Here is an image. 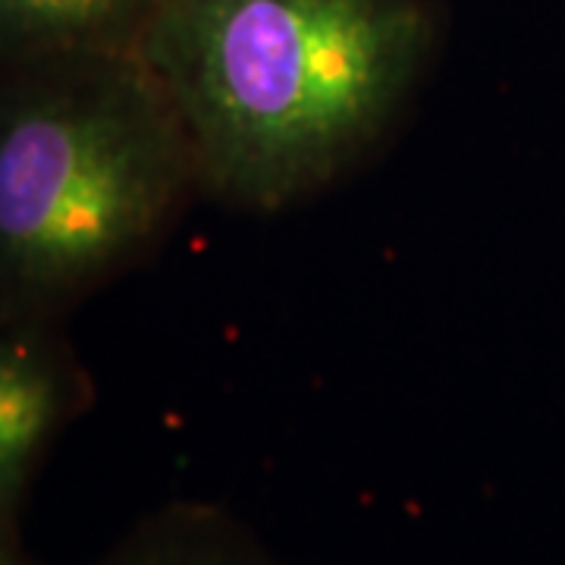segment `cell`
<instances>
[{
    "instance_id": "5",
    "label": "cell",
    "mask_w": 565,
    "mask_h": 565,
    "mask_svg": "<svg viewBox=\"0 0 565 565\" xmlns=\"http://www.w3.org/2000/svg\"><path fill=\"white\" fill-rule=\"evenodd\" d=\"M102 565H280L239 522L207 505L145 519Z\"/></svg>"
},
{
    "instance_id": "2",
    "label": "cell",
    "mask_w": 565,
    "mask_h": 565,
    "mask_svg": "<svg viewBox=\"0 0 565 565\" xmlns=\"http://www.w3.org/2000/svg\"><path fill=\"white\" fill-rule=\"evenodd\" d=\"M0 95V308L35 315L141 258L199 170L136 51L39 57Z\"/></svg>"
},
{
    "instance_id": "4",
    "label": "cell",
    "mask_w": 565,
    "mask_h": 565,
    "mask_svg": "<svg viewBox=\"0 0 565 565\" xmlns=\"http://www.w3.org/2000/svg\"><path fill=\"white\" fill-rule=\"evenodd\" d=\"M151 0H0V47L20 57L136 51Z\"/></svg>"
},
{
    "instance_id": "3",
    "label": "cell",
    "mask_w": 565,
    "mask_h": 565,
    "mask_svg": "<svg viewBox=\"0 0 565 565\" xmlns=\"http://www.w3.org/2000/svg\"><path fill=\"white\" fill-rule=\"evenodd\" d=\"M79 367L35 315L0 308V519L79 408Z\"/></svg>"
},
{
    "instance_id": "6",
    "label": "cell",
    "mask_w": 565,
    "mask_h": 565,
    "mask_svg": "<svg viewBox=\"0 0 565 565\" xmlns=\"http://www.w3.org/2000/svg\"><path fill=\"white\" fill-rule=\"evenodd\" d=\"M0 565H25L10 534V519H0Z\"/></svg>"
},
{
    "instance_id": "1",
    "label": "cell",
    "mask_w": 565,
    "mask_h": 565,
    "mask_svg": "<svg viewBox=\"0 0 565 565\" xmlns=\"http://www.w3.org/2000/svg\"><path fill=\"white\" fill-rule=\"evenodd\" d=\"M434 39L424 0H151L136 57L180 117L199 185L270 211L381 139Z\"/></svg>"
}]
</instances>
